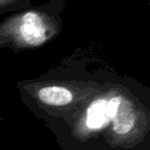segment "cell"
<instances>
[{"label": "cell", "instance_id": "cell-1", "mask_svg": "<svg viewBox=\"0 0 150 150\" xmlns=\"http://www.w3.org/2000/svg\"><path fill=\"white\" fill-rule=\"evenodd\" d=\"M45 127L62 150H150V88L103 67L81 105Z\"/></svg>", "mask_w": 150, "mask_h": 150}, {"label": "cell", "instance_id": "cell-2", "mask_svg": "<svg viewBox=\"0 0 150 150\" xmlns=\"http://www.w3.org/2000/svg\"><path fill=\"white\" fill-rule=\"evenodd\" d=\"M103 67L94 68L84 56H71L34 79L16 83L21 101L36 118L60 120L75 109L95 90Z\"/></svg>", "mask_w": 150, "mask_h": 150}, {"label": "cell", "instance_id": "cell-3", "mask_svg": "<svg viewBox=\"0 0 150 150\" xmlns=\"http://www.w3.org/2000/svg\"><path fill=\"white\" fill-rule=\"evenodd\" d=\"M67 0H48L8 13L0 21V48L20 52L40 48L55 40L63 28Z\"/></svg>", "mask_w": 150, "mask_h": 150}, {"label": "cell", "instance_id": "cell-4", "mask_svg": "<svg viewBox=\"0 0 150 150\" xmlns=\"http://www.w3.org/2000/svg\"><path fill=\"white\" fill-rule=\"evenodd\" d=\"M33 0H0V14L11 13L13 11L29 6Z\"/></svg>", "mask_w": 150, "mask_h": 150}]
</instances>
